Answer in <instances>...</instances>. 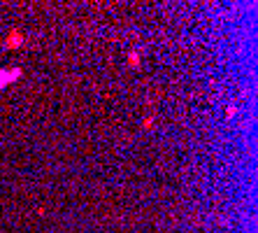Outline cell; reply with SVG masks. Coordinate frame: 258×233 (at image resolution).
<instances>
[{
  "label": "cell",
  "instance_id": "6da1fadb",
  "mask_svg": "<svg viewBox=\"0 0 258 233\" xmlns=\"http://www.w3.org/2000/svg\"><path fill=\"white\" fill-rule=\"evenodd\" d=\"M17 77H21V70H19V68H14V70H0V89L10 86Z\"/></svg>",
  "mask_w": 258,
  "mask_h": 233
}]
</instances>
